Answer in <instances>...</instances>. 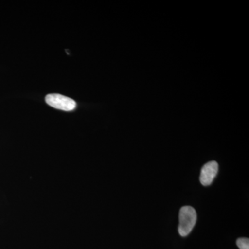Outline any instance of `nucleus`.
Wrapping results in <instances>:
<instances>
[{
	"label": "nucleus",
	"instance_id": "obj_1",
	"mask_svg": "<svg viewBox=\"0 0 249 249\" xmlns=\"http://www.w3.org/2000/svg\"><path fill=\"white\" fill-rule=\"evenodd\" d=\"M196 212L191 206H183L179 211V225L178 231L181 237H186L191 233L196 222Z\"/></svg>",
	"mask_w": 249,
	"mask_h": 249
},
{
	"label": "nucleus",
	"instance_id": "obj_2",
	"mask_svg": "<svg viewBox=\"0 0 249 249\" xmlns=\"http://www.w3.org/2000/svg\"><path fill=\"white\" fill-rule=\"evenodd\" d=\"M45 101L51 107L60 110L70 111L76 107V101L58 93L47 95L45 97Z\"/></svg>",
	"mask_w": 249,
	"mask_h": 249
},
{
	"label": "nucleus",
	"instance_id": "obj_3",
	"mask_svg": "<svg viewBox=\"0 0 249 249\" xmlns=\"http://www.w3.org/2000/svg\"><path fill=\"white\" fill-rule=\"evenodd\" d=\"M218 170H219V165L214 160L206 163L201 168L200 177H199L201 184L204 186H210L217 176Z\"/></svg>",
	"mask_w": 249,
	"mask_h": 249
},
{
	"label": "nucleus",
	"instance_id": "obj_4",
	"mask_svg": "<svg viewBox=\"0 0 249 249\" xmlns=\"http://www.w3.org/2000/svg\"><path fill=\"white\" fill-rule=\"evenodd\" d=\"M237 245L240 249H249V240L246 237L239 238L237 240Z\"/></svg>",
	"mask_w": 249,
	"mask_h": 249
}]
</instances>
